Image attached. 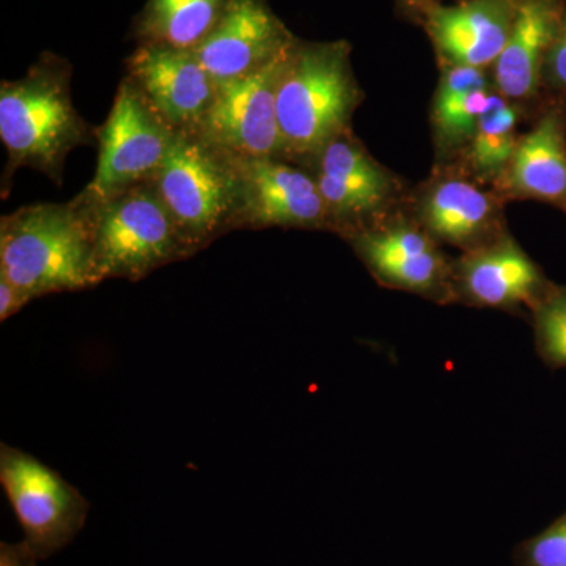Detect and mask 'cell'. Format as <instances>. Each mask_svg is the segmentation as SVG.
Returning a JSON list of instances; mask_svg holds the SVG:
<instances>
[{
    "mask_svg": "<svg viewBox=\"0 0 566 566\" xmlns=\"http://www.w3.org/2000/svg\"><path fill=\"white\" fill-rule=\"evenodd\" d=\"M0 277L29 303L43 294L98 285L91 222L80 205H31L3 216Z\"/></svg>",
    "mask_w": 566,
    "mask_h": 566,
    "instance_id": "1",
    "label": "cell"
},
{
    "mask_svg": "<svg viewBox=\"0 0 566 566\" xmlns=\"http://www.w3.org/2000/svg\"><path fill=\"white\" fill-rule=\"evenodd\" d=\"M70 65L46 54L18 81L0 85V139L9 153L7 177L31 167L62 181L71 150L91 142V128L74 109Z\"/></svg>",
    "mask_w": 566,
    "mask_h": 566,
    "instance_id": "2",
    "label": "cell"
},
{
    "mask_svg": "<svg viewBox=\"0 0 566 566\" xmlns=\"http://www.w3.org/2000/svg\"><path fill=\"white\" fill-rule=\"evenodd\" d=\"M359 103L348 44L296 41L277 87L282 159H315L329 142L349 132Z\"/></svg>",
    "mask_w": 566,
    "mask_h": 566,
    "instance_id": "3",
    "label": "cell"
},
{
    "mask_svg": "<svg viewBox=\"0 0 566 566\" xmlns=\"http://www.w3.org/2000/svg\"><path fill=\"white\" fill-rule=\"evenodd\" d=\"M80 207L91 222L99 282L112 277L139 281L193 253L151 180Z\"/></svg>",
    "mask_w": 566,
    "mask_h": 566,
    "instance_id": "4",
    "label": "cell"
},
{
    "mask_svg": "<svg viewBox=\"0 0 566 566\" xmlns=\"http://www.w3.org/2000/svg\"><path fill=\"white\" fill-rule=\"evenodd\" d=\"M151 181L192 252L226 230L237 229V158L196 132H178L172 150Z\"/></svg>",
    "mask_w": 566,
    "mask_h": 566,
    "instance_id": "5",
    "label": "cell"
},
{
    "mask_svg": "<svg viewBox=\"0 0 566 566\" xmlns=\"http://www.w3.org/2000/svg\"><path fill=\"white\" fill-rule=\"evenodd\" d=\"M177 134L178 129L164 120L126 77L109 117L96 132L98 169L74 202L98 203L122 189L153 180L172 150Z\"/></svg>",
    "mask_w": 566,
    "mask_h": 566,
    "instance_id": "6",
    "label": "cell"
},
{
    "mask_svg": "<svg viewBox=\"0 0 566 566\" xmlns=\"http://www.w3.org/2000/svg\"><path fill=\"white\" fill-rule=\"evenodd\" d=\"M0 483L36 557L69 545L84 526L88 502L50 465L14 447H0Z\"/></svg>",
    "mask_w": 566,
    "mask_h": 566,
    "instance_id": "7",
    "label": "cell"
},
{
    "mask_svg": "<svg viewBox=\"0 0 566 566\" xmlns=\"http://www.w3.org/2000/svg\"><path fill=\"white\" fill-rule=\"evenodd\" d=\"M292 48L262 70L219 84L196 133L237 158L282 159L277 87Z\"/></svg>",
    "mask_w": 566,
    "mask_h": 566,
    "instance_id": "8",
    "label": "cell"
},
{
    "mask_svg": "<svg viewBox=\"0 0 566 566\" xmlns=\"http://www.w3.org/2000/svg\"><path fill=\"white\" fill-rule=\"evenodd\" d=\"M376 281L389 289L453 303V263L422 227L406 221L364 226L346 234Z\"/></svg>",
    "mask_w": 566,
    "mask_h": 566,
    "instance_id": "9",
    "label": "cell"
},
{
    "mask_svg": "<svg viewBox=\"0 0 566 566\" xmlns=\"http://www.w3.org/2000/svg\"><path fill=\"white\" fill-rule=\"evenodd\" d=\"M237 227H331L326 203L311 175L279 158H237Z\"/></svg>",
    "mask_w": 566,
    "mask_h": 566,
    "instance_id": "10",
    "label": "cell"
},
{
    "mask_svg": "<svg viewBox=\"0 0 566 566\" xmlns=\"http://www.w3.org/2000/svg\"><path fill=\"white\" fill-rule=\"evenodd\" d=\"M126 65V77L164 120L178 132L199 128L218 84L205 70L196 51L139 43Z\"/></svg>",
    "mask_w": 566,
    "mask_h": 566,
    "instance_id": "11",
    "label": "cell"
},
{
    "mask_svg": "<svg viewBox=\"0 0 566 566\" xmlns=\"http://www.w3.org/2000/svg\"><path fill=\"white\" fill-rule=\"evenodd\" d=\"M294 43L266 0H229L221 20L193 51L219 85L262 70Z\"/></svg>",
    "mask_w": 566,
    "mask_h": 566,
    "instance_id": "12",
    "label": "cell"
},
{
    "mask_svg": "<svg viewBox=\"0 0 566 566\" xmlns=\"http://www.w3.org/2000/svg\"><path fill=\"white\" fill-rule=\"evenodd\" d=\"M551 286L538 264L505 233L453 263L455 301L476 307L532 311Z\"/></svg>",
    "mask_w": 566,
    "mask_h": 566,
    "instance_id": "13",
    "label": "cell"
},
{
    "mask_svg": "<svg viewBox=\"0 0 566 566\" xmlns=\"http://www.w3.org/2000/svg\"><path fill=\"white\" fill-rule=\"evenodd\" d=\"M315 163L314 178L326 203L331 227L345 230L346 234L374 218L397 191L392 175L349 132L329 142Z\"/></svg>",
    "mask_w": 566,
    "mask_h": 566,
    "instance_id": "14",
    "label": "cell"
},
{
    "mask_svg": "<svg viewBox=\"0 0 566 566\" xmlns=\"http://www.w3.org/2000/svg\"><path fill=\"white\" fill-rule=\"evenodd\" d=\"M516 7L517 0H468L433 7L428 11V32L449 65L485 70L504 51Z\"/></svg>",
    "mask_w": 566,
    "mask_h": 566,
    "instance_id": "15",
    "label": "cell"
},
{
    "mask_svg": "<svg viewBox=\"0 0 566 566\" xmlns=\"http://www.w3.org/2000/svg\"><path fill=\"white\" fill-rule=\"evenodd\" d=\"M494 188L505 199L536 200L566 212V111L549 104L521 136Z\"/></svg>",
    "mask_w": 566,
    "mask_h": 566,
    "instance_id": "16",
    "label": "cell"
},
{
    "mask_svg": "<svg viewBox=\"0 0 566 566\" xmlns=\"http://www.w3.org/2000/svg\"><path fill=\"white\" fill-rule=\"evenodd\" d=\"M416 211L424 232L464 252L504 234L497 197L463 177L431 182L420 193Z\"/></svg>",
    "mask_w": 566,
    "mask_h": 566,
    "instance_id": "17",
    "label": "cell"
},
{
    "mask_svg": "<svg viewBox=\"0 0 566 566\" xmlns=\"http://www.w3.org/2000/svg\"><path fill=\"white\" fill-rule=\"evenodd\" d=\"M565 6L560 0H517L515 24L494 63V87L516 106L535 102Z\"/></svg>",
    "mask_w": 566,
    "mask_h": 566,
    "instance_id": "18",
    "label": "cell"
},
{
    "mask_svg": "<svg viewBox=\"0 0 566 566\" xmlns=\"http://www.w3.org/2000/svg\"><path fill=\"white\" fill-rule=\"evenodd\" d=\"M493 93L485 70L446 63L431 109L439 150L453 153L468 148Z\"/></svg>",
    "mask_w": 566,
    "mask_h": 566,
    "instance_id": "19",
    "label": "cell"
},
{
    "mask_svg": "<svg viewBox=\"0 0 566 566\" xmlns=\"http://www.w3.org/2000/svg\"><path fill=\"white\" fill-rule=\"evenodd\" d=\"M229 0H147L134 32L140 43L196 50L221 20Z\"/></svg>",
    "mask_w": 566,
    "mask_h": 566,
    "instance_id": "20",
    "label": "cell"
},
{
    "mask_svg": "<svg viewBox=\"0 0 566 566\" xmlns=\"http://www.w3.org/2000/svg\"><path fill=\"white\" fill-rule=\"evenodd\" d=\"M517 120L520 106L494 92L465 148L469 167L480 180L494 182L505 172L521 140Z\"/></svg>",
    "mask_w": 566,
    "mask_h": 566,
    "instance_id": "21",
    "label": "cell"
},
{
    "mask_svg": "<svg viewBox=\"0 0 566 566\" xmlns=\"http://www.w3.org/2000/svg\"><path fill=\"white\" fill-rule=\"evenodd\" d=\"M538 356L549 367H566V285H554L532 308Z\"/></svg>",
    "mask_w": 566,
    "mask_h": 566,
    "instance_id": "22",
    "label": "cell"
},
{
    "mask_svg": "<svg viewBox=\"0 0 566 566\" xmlns=\"http://www.w3.org/2000/svg\"><path fill=\"white\" fill-rule=\"evenodd\" d=\"M516 566H566V512L551 526L516 546Z\"/></svg>",
    "mask_w": 566,
    "mask_h": 566,
    "instance_id": "23",
    "label": "cell"
},
{
    "mask_svg": "<svg viewBox=\"0 0 566 566\" xmlns=\"http://www.w3.org/2000/svg\"><path fill=\"white\" fill-rule=\"evenodd\" d=\"M543 92L553 96L554 102L551 104L564 107L566 111V7L556 39H554L549 55H547Z\"/></svg>",
    "mask_w": 566,
    "mask_h": 566,
    "instance_id": "24",
    "label": "cell"
},
{
    "mask_svg": "<svg viewBox=\"0 0 566 566\" xmlns=\"http://www.w3.org/2000/svg\"><path fill=\"white\" fill-rule=\"evenodd\" d=\"M25 304H29V301L22 296L20 290L11 285L7 279L0 277V319L6 322Z\"/></svg>",
    "mask_w": 566,
    "mask_h": 566,
    "instance_id": "25",
    "label": "cell"
},
{
    "mask_svg": "<svg viewBox=\"0 0 566 566\" xmlns=\"http://www.w3.org/2000/svg\"><path fill=\"white\" fill-rule=\"evenodd\" d=\"M36 560L39 557L25 542L21 545H2L0 566H35Z\"/></svg>",
    "mask_w": 566,
    "mask_h": 566,
    "instance_id": "26",
    "label": "cell"
}]
</instances>
